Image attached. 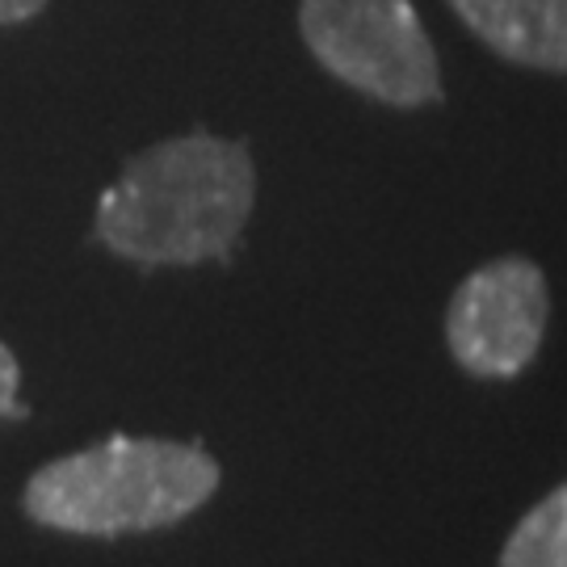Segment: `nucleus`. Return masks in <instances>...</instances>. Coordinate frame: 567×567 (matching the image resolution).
<instances>
[{
  "label": "nucleus",
  "instance_id": "f257e3e1",
  "mask_svg": "<svg viewBox=\"0 0 567 567\" xmlns=\"http://www.w3.org/2000/svg\"><path fill=\"white\" fill-rule=\"evenodd\" d=\"M257 198L248 147L219 135H182L122 164L97 203V240L135 265H203L227 257Z\"/></svg>",
  "mask_w": 567,
  "mask_h": 567
},
{
  "label": "nucleus",
  "instance_id": "f03ea898",
  "mask_svg": "<svg viewBox=\"0 0 567 567\" xmlns=\"http://www.w3.org/2000/svg\"><path fill=\"white\" fill-rule=\"evenodd\" d=\"M219 492V463L203 446L110 437L39 466L21 492L30 522L81 538L147 534L185 522Z\"/></svg>",
  "mask_w": 567,
  "mask_h": 567
},
{
  "label": "nucleus",
  "instance_id": "7ed1b4c3",
  "mask_svg": "<svg viewBox=\"0 0 567 567\" xmlns=\"http://www.w3.org/2000/svg\"><path fill=\"white\" fill-rule=\"evenodd\" d=\"M299 34L337 81L374 102H442L437 51L412 0H299Z\"/></svg>",
  "mask_w": 567,
  "mask_h": 567
},
{
  "label": "nucleus",
  "instance_id": "20e7f679",
  "mask_svg": "<svg viewBox=\"0 0 567 567\" xmlns=\"http://www.w3.org/2000/svg\"><path fill=\"white\" fill-rule=\"evenodd\" d=\"M550 295L529 257H496L466 274L446 307V344L475 379L522 374L547 332Z\"/></svg>",
  "mask_w": 567,
  "mask_h": 567
},
{
  "label": "nucleus",
  "instance_id": "39448f33",
  "mask_svg": "<svg viewBox=\"0 0 567 567\" xmlns=\"http://www.w3.org/2000/svg\"><path fill=\"white\" fill-rule=\"evenodd\" d=\"M501 60L567 72V0H446Z\"/></svg>",
  "mask_w": 567,
  "mask_h": 567
},
{
  "label": "nucleus",
  "instance_id": "423d86ee",
  "mask_svg": "<svg viewBox=\"0 0 567 567\" xmlns=\"http://www.w3.org/2000/svg\"><path fill=\"white\" fill-rule=\"evenodd\" d=\"M501 567H567V484L547 492L513 526Z\"/></svg>",
  "mask_w": 567,
  "mask_h": 567
},
{
  "label": "nucleus",
  "instance_id": "0eeeda50",
  "mask_svg": "<svg viewBox=\"0 0 567 567\" xmlns=\"http://www.w3.org/2000/svg\"><path fill=\"white\" fill-rule=\"evenodd\" d=\"M18 383H21L18 358H13L9 344H0V421L4 416H25V408L18 404Z\"/></svg>",
  "mask_w": 567,
  "mask_h": 567
},
{
  "label": "nucleus",
  "instance_id": "6e6552de",
  "mask_svg": "<svg viewBox=\"0 0 567 567\" xmlns=\"http://www.w3.org/2000/svg\"><path fill=\"white\" fill-rule=\"evenodd\" d=\"M47 0H0V25H21V21L39 18Z\"/></svg>",
  "mask_w": 567,
  "mask_h": 567
}]
</instances>
